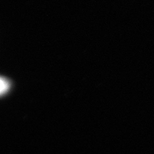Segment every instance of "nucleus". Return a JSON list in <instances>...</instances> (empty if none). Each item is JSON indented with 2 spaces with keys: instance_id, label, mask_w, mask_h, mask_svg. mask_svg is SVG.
I'll return each mask as SVG.
<instances>
[{
  "instance_id": "f257e3e1",
  "label": "nucleus",
  "mask_w": 154,
  "mask_h": 154,
  "mask_svg": "<svg viewBox=\"0 0 154 154\" xmlns=\"http://www.w3.org/2000/svg\"><path fill=\"white\" fill-rule=\"evenodd\" d=\"M7 87V85L6 84V82L0 79V93L6 90Z\"/></svg>"
}]
</instances>
